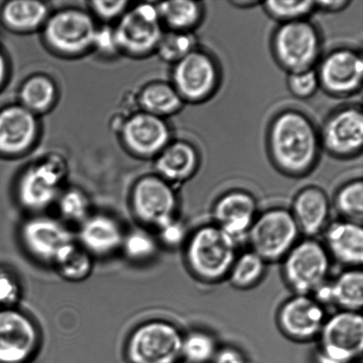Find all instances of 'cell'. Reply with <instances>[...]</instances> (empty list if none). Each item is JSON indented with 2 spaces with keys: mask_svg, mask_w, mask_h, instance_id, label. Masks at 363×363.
Listing matches in <instances>:
<instances>
[{
  "mask_svg": "<svg viewBox=\"0 0 363 363\" xmlns=\"http://www.w3.org/2000/svg\"><path fill=\"white\" fill-rule=\"evenodd\" d=\"M266 140L272 164L284 176L294 179L311 174L323 150L314 121L295 108L284 109L273 117Z\"/></svg>",
  "mask_w": 363,
  "mask_h": 363,
  "instance_id": "obj_1",
  "label": "cell"
},
{
  "mask_svg": "<svg viewBox=\"0 0 363 363\" xmlns=\"http://www.w3.org/2000/svg\"><path fill=\"white\" fill-rule=\"evenodd\" d=\"M236 241L216 224L196 229L185 242L184 259L190 272L204 283L227 279L238 256Z\"/></svg>",
  "mask_w": 363,
  "mask_h": 363,
  "instance_id": "obj_2",
  "label": "cell"
},
{
  "mask_svg": "<svg viewBox=\"0 0 363 363\" xmlns=\"http://www.w3.org/2000/svg\"><path fill=\"white\" fill-rule=\"evenodd\" d=\"M270 49L277 65L288 74L315 69L322 57L321 31L308 19L279 24Z\"/></svg>",
  "mask_w": 363,
  "mask_h": 363,
  "instance_id": "obj_3",
  "label": "cell"
},
{
  "mask_svg": "<svg viewBox=\"0 0 363 363\" xmlns=\"http://www.w3.org/2000/svg\"><path fill=\"white\" fill-rule=\"evenodd\" d=\"M282 262L284 281L300 295H311L325 286L332 265L325 245L312 238L298 240Z\"/></svg>",
  "mask_w": 363,
  "mask_h": 363,
  "instance_id": "obj_4",
  "label": "cell"
},
{
  "mask_svg": "<svg viewBox=\"0 0 363 363\" xmlns=\"http://www.w3.org/2000/svg\"><path fill=\"white\" fill-rule=\"evenodd\" d=\"M301 235L290 210L273 208L258 213L247 240L251 250L268 263L282 261Z\"/></svg>",
  "mask_w": 363,
  "mask_h": 363,
  "instance_id": "obj_5",
  "label": "cell"
},
{
  "mask_svg": "<svg viewBox=\"0 0 363 363\" xmlns=\"http://www.w3.org/2000/svg\"><path fill=\"white\" fill-rule=\"evenodd\" d=\"M172 84L184 104H201L219 90L222 71L218 62L204 49H194L174 64Z\"/></svg>",
  "mask_w": 363,
  "mask_h": 363,
  "instance_id": "obj_6",
  "label": "cell"
},
{
  "mask_svg": "<svg viewBox=\"0 0 363 363\" xmlns=\"http://www.w3.org/2000/svg\"><path fill=\"white\" fill-rule=\"evenodd\" d=\"M184 334L173 323L152 320L130 334L126 346L129 363H180Z\"/></svg>",
  "mask_w": 363,
  "mask_h": 363,
  "instance_id": "obj_7",
  "label": "cell"
},
{
  "mask_svg": "<svg viewBox=\"0 0 363 363\" xmlns=\"http://www.w3.org/2000/svg\"><path fill=\"white\" fill-rule=\"evenodd\" d=\"M318 339L320 357L335 363H355L363 351L361 313L340 311L327 318Z\"/></svg>",
  "mask_w": 363,
  "mask_h": 363,
  "instance_id": "obj_8",
  "label": "cell"
},
{
  "mask_svg": "<svg viewBox=\"0 0 363 363\" xmlns=\"http://www.w3.org/2000/svg\"><path fill=\"white\" fill-rule=\"evenodd\" d=\"M131 208L138 222L158 230L177 220L179 198L173 184L157 175L147 176L134 185Z\"/></svg>",
  "mask_w": 363,
  "mask_h": 363,
  "instance_id": "obj_9",
  "label": "cell"
},
{
  "mask_svg": "<svg viewBox=\"0 0 363 363\" xmlns=\"http://www.w3.org/2000/svg\"><path fill=\"white\" fill-rule=\"evenodd\" d=\"M320 88L334 98L353 97L361 91L363 60L361 51L341 46L321 57L318 63Z\"/></svg>",
  "mask_w": 363,
  "mask_h": 363,
  "instance_id": "obj_10",
  "label": "cell"
},
{
  "mask_svg": "<svg viewBox=\"0 0 363 363\" xmlns=\"http://www.w3.org/2000/svg\"><path fill=\"white\" fill-rule=\"evenodd\" d=\"M323 150L333 157L350 160L362 154L363 113L362 106H340L330 113L319 129Z\"/></svg>",
  "mask_w": 363,
  "mask_h": 363,
  "instance_id": "obj_11",
  "label": "cell"
},
{
  "mask_svg": "<svg viewBox=\"0 0 363 363\" xmlns=\"http://www.w3.org/2000/svg\"><path fill=\"white\" fill-rule=\"evenodd\" d=\"M113 31L117 48L133 55L156 50L164 32L157 7L150 3L140 4L124 13Z\"/></svg>",
  "mask_w": 363,
  "mask_h": 363,
  "instance_id": "obj_12",
  "label": "cell"
},
{
  "mask_svg": "<svg viewBox=\"0 0 363 363\" xmlns=\"http://www.w3.org/2000/svg\"><path fill=\"white\" fill-rule=\"evenodd\" d=\"M44 37L56 52L77 55L94 45L97 28L88 13L77 9H66L46 20Z\"/></svg>",
  "mask_w": 363,
  "mask_h": 363,
  "instance_id": "obj_13",
  "label": "cell"
},
{
  "mask_svg": "<svg viewBox=\"0 0 363 363\" xmlns=\"http://www.w3.org/2000/svg\"><path fill=\"white\" fill-rule=\"evenodd\" d=\"M38 327L16 308H0V363H30L39 347Z\"/></svg>",
  "mask_w": 363,
  "mask_h": 363,
  "instance_id": "obj_14",
  "label": "cell"
},
{
  "mask_svg": "<svg viewBox=\"0 0 363 363\" xmlns=\"http://www.w3.org/2000/svg\"><path fill=\"white\" fill-rule=\"evenodd\" d=\"M326 319L325 306L311 295L294 294L280 306L277 314L281 332L296 342L318 339Z\"/></svg>",
  "mask_w": 363,
  "mask_h": 363,
  "instance_id": "obj_15",
  "label": "cell"
},
{
  "mask_svg": "<svg viewBox=\"0 0 363 363\" xmlns=\"http://www.w3.org/2000/svg\"><path fill=\"white\" fill-rule=\"evenodd\" d=\"M21 243L32 257L52 264L65 248L76 241L69 228L52 217L35 216L21 227Z\"/></svg>",
  "mask_w": 363,
  "mask_h": 363,
  "instance_id": "obj_16",
  "label": "cell"
},
{
  "mask_svg": "<svg viewBox=\"0 0 363 363\" xmlns=\"http://www.w3.org/2000/svg\"><path fill=\"white\" fill-rule=\"evenodd\" d=\"M63 170L48 161L28 168L17 185V198L24 209L40 213L52 206L60 196Z\"/></svg>",
  "mask_w": 363,
  "mask_h": 363,
  "instance_id": "obj_17",
  "label": "cell"
},
{
  "mask_svg": "<svg viewBox=\"0 0 363 363\" xmlns=\"http://www.w3.org/2000/svg\"><path fill=\"white\" fill-rule=\"evenodd\" d=\"M212 215L213 224L240 244L247 240L248 231L258 216V203L250 192L234 189L216 199Z\"/></svg>",
  "mask_w": 363,
  "mask_h": 363,
  "instance_id": "obj_18",
  "label": "cell"
},
{
  "mask_svg": "<svg viewBox=\"0 0 363 363\" xmlns=\"http://www.w3.org/2000/svg\"><path fill=\"white\" fill-rule=\"evenodd\" d=\"M122 138L133 154L154 157L172 142V130L164 118L143 111L130 117L123 124Z\"/></svg>",
  "mask_w": 363,
  "mask_h": 363,
  "instance_id": "obj_19",
  "label": "cell"
},
{
  "mask_svg": "<svg viewBox=\"0 0 363 363\" xmlns=\"http://www.w3.org/2000/svg\"><path fill=\"white\" fill-rule=\"evenodd\" d=\"M34 113L23 106H11L0 111V154L17 155L31 147L38 135Z\"/></svg>",
  "mask_w": 363,
  "mask_h": 363,
  "instance_id": "obj_20",
  "label": "cell"
},
{
  "mask_svg": "<svg viewBox=\"0 0 363 363\" xmlns=\"http://www.w3.org/2000/svg\"><path fill=\"white\" fill-rule=\"evenodd\" d=\"M325 245L330 259L350 269L359 268L363 262L362 224L341 220L325 230Z\"/></svg>",
  "mask_w": 363,
  "mask_h": 363,
  "instance_id": "obj_21",
  "label": "cell"
},
{
  "mask_svg": "<svg viewBox=\"0 0 363 363\" xmlns=\"http://www.w3.org/2000/svg\"><path fill=\"white\" fill-rule=\"evenodd\" d=\"M301 233L314 238L326 229L330 204L328 195L318 186L301 189L295 196L290 210Z\"/></svg>",
  "mask_w": 363,
  "mask_h": 363,
  "instance_id": "obj_22",
  "label": "cell"
},
{
  "mask_svg": "<svg viewBox=\"0 0 363 363\" xmlns=\"http://www.w3.org/2000/svg\"><path fill=\"white\" fill-rule=\"evenodd\" d=\"M124 231L113 217L98 213L80 224L79 244L92 256H108L122 247Z\"/></svg>",
  "mask_w": 363,
  "mask_h": 363,
  "instance_id": "obj_23",
  "label": "cell"
},
{
  "mask_svg": "<svg viewBox=\"0 0 363 363\" xmlns=\"http://www.w3.org/2000/svg\"><path fill=\"white\" fill-rule=\"evenodd\" d=\"M198 148L186 140L172 141L156 156L157 176L169 184H181L192 179L201 166Z\"/></svg>",
  "mask_w": 363,
  "mask_h": 363,
  "instance_id": "obj_24",
  "label": "cell"
},
{
  "mask_svg": "<svg viewBox=\"0 0 363 363\" xmlns=\"http://www.w3.org/2000/svg\"><path fill=\"white\" fill-rule=\"evenodd\" d=\"M315 298L325 306H336L341 311L360 312L363 306V273L360 268L347 269L333 282L316 291Z\"/></svg>",
  "mask_w": 363,
  "mask_h": 363,
  "instance_id": "obj_25",
  "label": "cell"
},
{
  "mask_svg": "<svg viewBox=\"0 0 363 363\" xmlns=\"http://www.w3.org/2000/svg\"><path fill=\"white\" fill-rule=\"evenodd\" d=\"M162 23L169 30L192 32L201 24L205 17L202 2L194 0H173L156 4Z\"/></svg>",
  "mask_w": 363,
  "mask_h": 363,
  "instance_id": "obj_26",
  "label": "cell"
},
{
  "mask_svg": "<svg viewBox=\"0 0 363 363\" xmlns=\"http://www.w3.org/2000/svg\"><path fill=\"white\" fill-rule=\"evenodd\" d=\"M1 18L10 30L31 31L45 23L48 9L44 3L35 0H14L3 6Z\"/></svg>",
  "mask_w": 363,
  "mask_h": 363,
  "instance_id": "obj_27",
  "label": "cell"
},
{
  "mask_svg": "<svg viewBox=\"0 0 363 363\" xmlns=\"http://www.w3.org/2000/svg\"><path fill=\"white\" fill-rule=\"evenodd\" d=\"M143 111L164 118L179 113L184 105L172 83L155 82L142 91L140 97Z\"/></svg>",
  "mask_w": 363,
  "mask_h": 363,
  "instance_id": "obj_28",
  "label": "cell"
},
{
  "mask_svg": "<svg viewBox=\"0 0 363 363\" xmlns=\"http://www.w3.org/2000/svg\"><path fill=\"white\" fill-rule=\"evenodd\" d=\"M53 266L64 279L81 282L86 279L94 269V256L74 241L59 255Z\"/></svg>",
  "mask_w": 363,
  "mask_h": 363,
  "instance_id": "obj_29",
  "label": "cell"
},
{
  "mask_svg": "<svg viewBox=\"0 0 363 363\" xmlns=\"http://www.w3.org/2000/svg\"><path fill=\"white\" fill-rule=\"evenodd\" d=\"M267 262L252 250L238 255L227 279L235 288L248 290L255 287L264 277Z\"/></svg>",
  "mask_w": 363,
  "mask_h": 363,
  "instance_id": "obj_30",
  "label": "cell"
},
{
  "mask_svg": "<svg viewBox=\"0 0 363 363\" xmlns=\"http://www.w3.org/2000/svg\"><path fill=\"white\" fill-rule=\"evenodd\" d=\"M56 94L55 84L49 77L42 74L31 77L21 86V106L34 113L45 111L55 101Z\"/></svg>",
  "mask_w": 363,
  "mask_h": 363,
  "instance_id": "obj_31",
  "label": "cell"
},
{
  "mask_svg": "<svg viewBox=\"0 0 363 363\" xmlns=\"http://www.w3.org/2000/svg\"><path fill=\"white\" fill-rule=\"evenodd\" d=\"M334 206L342 220L362 224L363 219V182L353 179L341 185L334 197Z\"/></svg>",
  "mask_w": 363,
  "mask_h": 363,
  "instance_id": "obj_32",
  "label": "cell"
},
{
  "mask_svg": "<svg viewBox=\"0 0 363 363\" xmlns=\"http://www.w3.org/2000/svg\"><path fill=\"white\" fill-rule=\"evenodd\" d=\"M215 337L204 330H192L184 335L182 361L210 363L218 350Z\"/></svg>",
  "mask_w": 363,
  "mask_h": 363,
  "instance_id": "obj_33",
  "label": "cell"
},
{
  "mask_svg": "<svg viewBox=\"0 0 363 363\" xmlns=\"http://www.w3.org/2000/svg\"><path fill=\"white\" fill-rule=\"evenodd\" d=\"M197 48V38L192 32L169 30L163 32L156 51L163 60L174 65Z\"/></svg>",
  "mask_w": 363,
  "mask_h": 363,
  "instance_id": "obj_34",
  "label": "cell"
},
{
  "mask_svg": "<svg viewBox=\"0 0 363 363\" xmlns=\"http://www.w3.org/2000/svg\"><path fill=\"white\" fill-rule=\"evenodd\" d=\"M121 248L131 261L148 262L157 255L159 240L147 229H135L124 234Z\"/></svg>",
  "mask_w": 363,
  "mask_h": 363,
  "instance_id": "obj_35",
  "label": "cell"
},
{
  "mask_svg": "<svg viewBox=\"0 0 363 363\" xmlns=\"http://www.w3.org/2000/svg\"><path fill=\"white\" fill-rule=\"evenodd\" d=\"M262 9L270 18L279 24L308 19L316 10L315 1H267Z\"/></svg>",
  "mask_w": 363,
  "mask_h": 363,
  "instance_id": "obj_36",
  "label": "cell"
},
{
  "mask_svg": "<svg viewBox=\"0 0 363 363\" xmlns=\"http://www.w3.org/2000/svg\"><path fill=\"white\" fill-rule=\"evenodd\" d=\"M57 201L60 215L69 222L81 224L90 216V203L87 196L78 189H70L64 192Z\"/></svg>",
  "mask_w": 363,
  "mask_h": 363,
  "instance_id": "obj_37",
  "label": "cell"
},
{
  "mask_svg": "<svg viewBox=\"0 0 363 363\" xmlns=\"http://www.w3.org/2000/svg\"><path fill=\"white\" fill-rule=\"evenodd\" d=\"M286 83L291 94L302 101L312 98L320 88L315 69L288 74Z\"/></svg>",
  "mask_w": 363,
  "mask_h": 363,
  "instance_id": "obj_38",
  "label": "cell"
},
{
  "mask_svg": "<svg viewBox=\"0 0 363 363\" xmlns=\"http://www.w3.org/2000/svg\"><path fill=\"white\" fill-rule=\"evenodd\" d=\"M19 284L9 272H0V308H14L19 301Z\"/></svg>",
  "mask_w": 363,
  "mask_h": 363,
  "instance_id": "obj_39",
  "label": "cell"
},
{
  "mask_svg": "<svg viewBox=\"0 0 363 363\" xmlns=\"http://www.w3.org/2000/svg\"><path fill=\"white\" fill-rule=\"evenodd\" d=\"M128 1H94L91 2V9L99 17L103 20H113L125 13Z\"/></svg>",
  "mask_w": 363,
  "mask_h": 363,
  "instance_id": "obj_40",
  "label": "cell"
},
{
  "mask_svg": "<svg viewBox=\"0 0 363 363\" xmlns=\"http://www.w3.org/2000/svg\"><path fill=\"white\" fill-rule=\"evenodd\" d=\"M99 51L104 53H113L117 51L115 31L109 27L101 28L96 31L94 45Z\"/></svg>",
  "mask_w": 363,
  "mask_h": 363,
  "instance_id": "obj_41",
  "label": "cell"
},
{
  "mask_svg": "<svg viewBox=\"0 0 363 363\" xmlns=\"http://www.w3.org/2000/svg\"><path fill=\"white\" fill-rule=\"evenodd\" d=\"M210 363H248L243 351L237 347L223 346L218 347L215 357Z\"/></svg>",
  "mask_w": 363,
  "mask_h": 363,
  "instance_id": "obj_42",
  "label": "cell"
},
{
  "mask_svg": "<svg viewBox=\"0 0 363 363\" xmlns=\"http://www.w3.org/2000/svg\"><path fill=\"white\" fill-rule=\"evenodd\" d=\"M158 231L160 240L169 245L179 244L184 236L183 227L177 222V220L162 227Z\"/></svg>",
  "mask_w": 363,
  "mask_h": 363,
  "instance_id": "obj_43",
  "label": "cell"
},
{
  "mask_svg": "<svg viewBox=\"0 0 363 363\" xmlns=\"http://www.w3.org/2000/svg\"><path fill=\"white\" fill-rule=\"evenodd\" d=\"M316 9L326 13H337L343 11L350 5L347 0H336V1H315Z\"/></svg>",
  "mask_w": 363,
  "mask_h": 363,
  "instance_id": "obj_44",
  "label": "cell"
},
{
  "mask_svg": "<svg viewBox=\"0 0 363 363\" xmlns=\"http://www.w3.org/2000/svg\"><path fill=\"white\" fill-rule=\"evenodd\" d=\"M7 73V66L5 57L0 52V87L6 79Z\"/></svg>",
  "mask_w": 363,
  "mask_h": 363,
  "instance_id": "obj_45",
  "label": "cell"
}]
</instances>
